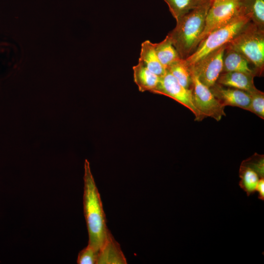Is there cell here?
I'll return each instance as SVG.
<instances>
[{"mask_svg":"<svg viewBox=\"0 0 264 264\" xmlns=\"http://www.w3.org/2000/svg\"><path fill=\"white\" fill-rule=\"evenodd\" d=\"M163 0L167 3L171 14L176 21L203 1V0Z\"/></svg>","mask_w":264,"mask_h":264,"instance_id":"19","label":"cell"},{"mask_svg":"<svg viewBox=\"0 0 264 264\" xmlns=\"http://www.w3.org/2000/svg\"><path fill=\"white\" fill-rule=\"evenodd\" d=\"M152 93L172 98L189 109L195 115V120L201 121L200 114L193 102L192 89L185 88L167 70L164 75L160 77L157 86Z\"/></svg>","mask_w":264,"mask_h":264,"instance_id":"7","label":"cell"},{"mask_svg":"<svg viewBox=\"0 0 264 264\" xmlns=\"http://www.w3.org/2000/svg\"><path fill=\"white\" fill-rule=\"evenodd\" d=\"M249 63L241 53L226 44L223 58L222 72L238 71L257 76L255 69L249 66Z\"/></svg>","mask_w":264,"mask_h":264,"instance_id":"12","label":"cell"},{"mask_svg":"<svg viewBox=\"0 0 264 264\" xmlns=\"http://www.w3.org/2000/svg\"><path fill=\"white\" fill-rule=\"evenodd\" d=\"M226 44L212 51L189 67L200 81L209 88L217 82L222 72L223 58Z\"/></svg>","mask_w":264,"mask_h":264,"instance_id":"8","label":"cell"},{"mask_svg":"<svg viewBox=\"0 0 264 264\" xmlns=\"http://www.w3.org/2000/svg\"><path fill=\"white\" fill-rule=\"evenodd\" d=\"M210 89L214 96L224 107H237L248 110L250 94L243 90L225 87L216 83Z\"/></svg>","mask_w":264,"mask_h":264,"instance_id":"9","label":"cell"},{"mask_svg":"<svg viewBox=\"0 0 264 264\" xmlns=\"http://www.w3.org/2000/svg\"><path fill=\"white\" fill-rule=\"evenodd\" d=\"M84 169L83 205L88 234V245L99 252L110 232L107 227L100 196L87 159Z\"/></svg>","mask_w":264,"mask_h":264,"instance_id":"1","label":"cell"},{"mask_svg":"<svg viewBox=\"0 0 264 264\" xmlns=\"http://www.w3.org/2000/svg\"><path fill=\"white\" fill-rule=\"evenodd\" d=\"M193 102L199 112L201 120L207 117L220 121L225 116L224 107L214 96L209 88L202 83L198 77L191 72Z\"/></svg>","mask_w":264,"mask_h":264,"instance_id":"5","label":"cell"},{"mask_svg":"<svg viewBox=\"0 0 264 264\" xmlns=\"http://www.w3.org/2000/svg\"><path fill=\"white\" fill-rule=\"evenodd\" d=\"M250 103L248 111L255 114L258 117L264 119V93L257 89L249 93Z\"/></svg>","mask_w":264,"mask_h":264,"instance_id":"20","label":"cell"},{"mask_svg":"<svg viewBox=\"0 0 264 264\" xmlns=\"http://www.w3.org/2000/svg\"><path fill=\"white\" fill-rule=\"evenodd\" d=\"M242 165L249 167L256 172L261 178L264 177V155L255 153L242 162Z\"/></svg>","mask_w":264,"mask_h":264,"instance_id":"21","label":"cell"},{"mask_svg":"<svg viewBox=\"0 0 264 264\" xmlns=\"http://www.w3.org/2000/svg\"><path fill=\"white\" fill-rule=\"evenodd\" d=\"M227 45L241 53L254 66L257 76L262 75L264 69V30L250 22Z\"/></svg>","mask_w":264,"mask_h":264,"instance_id":"4","label":"cell"},{"mask_svg":"<svg viewBox=\"0 0 264 264\" xmlns=\"http://www.w3.org/2000/svg\"><path fill=\"white\" fill-rule=\"evenodd\" d=\"M248 17L239 14L227 23L210 32L185 60L188 67L212 51L229 43L250 22Z\"/></svg>","mask_w":264,"mask_h":264,"instance_id":"3","label":"cell"},{"mask_svg":"<svg viewBox=\"0 0 264 264\" xmlns=\"http://www.w3.org/2000/svg\"><path fill=\"white\" fill-rule=\"evenodd\" d=\"M166 70L172 74L185 88L192 89L191 72L184 59H180L174 62L166 68Z\"/></svg>","mask_w":264,"mask_h":264,"instance_id":"17","label":"cell"},{"mask_svg":"<svg viewBox=\"0 0 264 264\" xmlns=\"http://www.w3.org/2000/svg\"><path fill=\"white\" fill-rule=\"evenodd\" d=\"M254 74L238 71L222 72L219 76L217 83L251 93L257 88L254 83Z\"/></svg>","mask_w":264,"mask_h":264,"instance_id":"10","label":"cell"},{"mask_svg":"<svg viewBox=\"0 0 264 264\" xmlns=\"http://www.w3.org/2000/svg\"><path fill=\"white\" fill-rule=\"evenodd\" d=\"M212 2V0H203L176 21L175 27L167 34L181 59H185L196 49Z\"/></svg>","mask_w":264,"mask_h":264,"instance_id":"2","label":"cell"},{"mask_svg":"<svg viewBox=\"0 0 264 264\" xmlns=\"http://www.w3.org/2000/svg\"><path fill=\"white\" fill-rule=\"evenodd\" d=\"M98 253V251L88 245L79 253L77 263L79 264H96Z\"/></svg>","mask_w":264,"mask_h":264,"instance_id":"22","label":"cell"},{"mask_svg":"<svg viewBox=\"0 0 264 264\" xmlns=\"http://www.w3.org/2000/svg\"><path fill=\"white\" fill-rule=\"evenodd\" d=\"M155 50L159 62L166 70L171 64L181 59L167 36L161 42L155 44Z\"/></svg>","mask_w":264,"mask_h":264,"instance_id":"16","label":"cell"},{"mask_svg":"<svg viewBox=\"0 0 264 264\" xmlns=\"http://www.w3.org/2000/svg\"><path fill=\"white\" fill-rule=\"evenodd\" d=\"M127 260L120 245L110 233L99 251L97 264H126Z\"/></svg>","mask_w":264,"mask_h":264,"instance_id":"11","label":"cell"},{"mask_svg":"<svg viewBox=\"0 0 264 264\" xmlns=\"http://www.w3.org/2000/svg\"><path fill=\"white\" fill-rule=\"evenodd\" d=\"M258 192V198L262 200H264V177L260 179L259 180L256 189V192Z\"/></svg>","mask_w":264,"mask_h":264,"instance_id":"23","label":"cell"},{"mask_svg":"<svg viewBox=\"0 0 264 264\" xmlns=\"http://www.w3.org/2000/svg\"><path fill=\"white\" fill-rule=\"evenodd\" d=\"M239 12L248 17L251 22L264 30V0H242Z\"/></svg>","mask_w":264,"mask_h":264,"instance_id":"15","label":"cell"},{"mask_svg":"<svg viewBox=\"0 0 264 264\" xmlns=\"http://www.w3.org/2000/svg\"><path fill=\"white\" fill-rule=\"evenodd\" d=\"M239 176L241 178L239 185L245 192L247 196L256 192L258 182L261 179L256 172L249 167L241 164Z\"/></svg>","mask_w":264,"mask_h":264,"instance_id":"18","label":"cell"},{"mask_svg":"<svg viewBox=\"0 0 264 264\" xmlns=\"http://www.w3.org/2000/svg\"><path fill=\"white\" fill-rule=\"evenodd\" d=\"M138 62L159 77L166 72V69L162 66L156 55L155 44L149 40L145 41L141 44Z\"/></svg>","mask_w":264,"mask_h":264,"instance_id":"13","label":"cell"},{"mask_svg":"<svg viewBox=\"0 0 264 264\" xmlns=\"http://www.w3.org/2000/svg\"><path fill=\"white\" fill-rule=\"evenodd\" d=\"M133 80L141 92H151L157 86L160 77L149 70L140 62L132 67Z\"/></svg>","mask_w":264,"mask_h":264,"instance_id":"14","label":"cell"},{"mask_svg":"<svg viewBox=\"0 0 264 264\" xmlns=\"http://www.w3.org/2000/svg\"><path fill=\"white\" fill-rule=\"evenodd\" d=\"M242 0H212L205 27L198 40V45L210 32L227 23L240 14Z\"/></svg>","mask_w":264,"mask_h":264,"instance_id":"6","label":"cell"}]
</instances>
